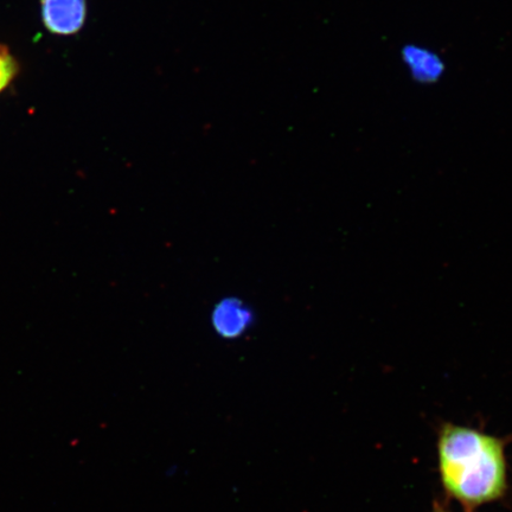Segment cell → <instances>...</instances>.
<instances>
[{
	"label": "cell",
	"mask_w": 512,
	"mask_h": 512,
	"mask_svg": "<svg viewBox=\"0 0 512 512\" xmlns=\"http://www.w3.org/2000/svg\"><path fill=\"white\" fill-rule=\"evenodd\" d=\"M17 72V66L12 57L4 49H0V92L9 85Z\"/></svg>",
	"instance_id": "5b68a950"
},
{
	"label": "cell",
	"mask_w": 512,
	"mask_h": 512,
	"mask_svg": "<svg viewBox=\"0 0 512 512\" xmlns=\"http://www.w3.org/2000/svg\"><path fill=\"white\" fill-rule=\"evenodd\" d=\"M441 482L448 495L469 510L497 501L508 488L503 440L446 424L438 438Z\"/></svg>",
	"instance_id": "6da1fadb"
},
{
	"label": "cell",
	"mask_w": 512,
	"mask_h": 512,
	"mask_svg": "<svg viewBox=\"0 0 512 512\" xmlns=\"http://www.w3.org/2000/svg\"><path fill=\"white\" fill-rule=\"evenodd\" d=\"M248 322V313L240 305L228 303L217 306L214 324L222 336H239L243 330H246Z\"/></svg>",
	"instance_id": "277c9868"
},
{
	"label": "cell",
	"mask_w": 512,
	"mask_h": 512,
	"mask_svg": "<svg viewBox=\"0 0 512 512\" xmlns=\"http://www.w3.org/2000/svg\"><path fill=\"white\" fill-rule=\"evenodd\" d=\"M86 15V0H42L43 22L53 34H76L85 24Z\"/></svg>",
	"instance_id": "7a4b0ae2"
},
{
	"label": "cell",
	"mask_w": 512,
	"mask_h": 512,
	"mask_svg": "<svg viewBox=\"0 0 512 512\" xmlns=\"http://www.w3.org/2000/svg\"><path fill=\"white\" fill-rule=\"evenodd\" d=\"M434 512H450V511H447L444 508H441V507H439V505H437V507H435Z\"/></svg>",
	"instance_id": "8992f818"
},
{
	"label": "cell",
	"mask_w": 512,
	"mask_h": 512,
	"mask_svg": "<svg viewBox=\"0 0 512 512\" xmlns=\"http://www.w3.org/2000/svg\"><path fill=\"white\" fill-rule=\"evenodd\" d=\"M402 60L412 78L420 83L437 82L445 72L444 61L430 49L407 46L402 50Z\"/></svg>",
	"instance_id": "3957f363"
}]
</instances>
